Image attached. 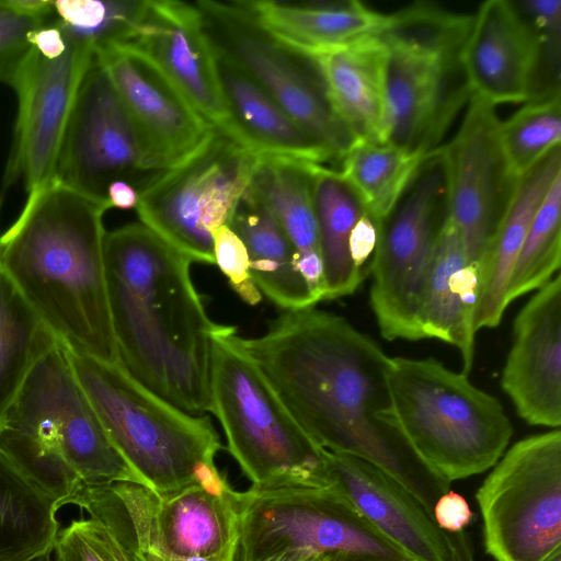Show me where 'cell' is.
Wrapping results in <instances>:
<instances>
[{"label":"cell","mask_w":561,"mask_h":561,"mask_svg":"<svg viewBox=\"0 0 561 561\" xmlns=\"http://www.w3.org/2000/svg\"><path fill=\"white\" fill-rule=\"evenodd\" d=\"M244 346L305 432L323 449L364 459L398 481L432 515L450 483L399 430L390 357L344 318L314 307L286 310Z\"/></svg>","instance_id":"cell-1"},{"label":"cell","mask_w":561,"mask_h":561,"mask_svg":"<svg viewBox=\"0 0 561 561\" xmlns=\"http://www.w3.org/2000/svg\"><path fill=\"white\" fill-rule=\"evenodd\" d=\"M104 261L118 364L175 408L210 411L211 334L192 261L141 222L106 232Z\"/></svg>","instance_id":"cell-2"},{"label":"cell","mask_w":561,"mask_h":561,"mask_svg":"<svg viewBox=\"0 0 561 561\" xmlns=\"http://www.w3.org/2000/svg\"><path fill=\"white\" fill-rule=\"evenodd\" d=\"M110 208L50 180L0 236V268L68 351L116 364L104 261Z\"/></svg>","instance_id":"cell-3"},{"label":"cell","mask_w":561,"mask_h":561,"mask_svg":"<svg viewBox=\"0 0 561 561\" xmlns=\"http://www.w3.org/2000/svg\"><path fill=\"white\" fill-rule=\"evenodd\" d=\"M0 448L59 508L88 489L144 484L107 436L58 340L38 356L9 408Z\"/></svg>","instance_id":"cell-4"},{"label":"cell","mask_w":561,"mask_h":561,"mask_svg":"<svg viewBox=\"0 0 561 561\" xmlns=\"http://www.w3.org/2000/svg\"><path fill=\"white\" fill-rule=\"evenodd\" d=\"M68 355L107 436L146 486L157 493L194 484L220 495L232 492L215 463L221 444L209 417L175 408L118 363Z\"/></svg>","instance_id":"cell-5"},{"label":"cell","mask_w":561,"mask_h":561,"mask_svg":"<svg viewBox=\"0 0 561 561\" xmlns=\"http://www.w3.org/2000/svg\"><path fill=\"white\" fill-rule=\"evenodd\" d=\"M210 412L254 490L327 486V454L299 425L232 325L211 334Z\"/></svg>","instance_id":"cell-6"},{"label":"cell","mask_w":561,"mask_h":561,"mask_svg":"<svg viewBox=\"0 0 561 561\" xmlns=\"http://www.w3.org/2000/svg\"><path fill=\"white\" fill-rule=\"evenodd\" d=\"M397 425L415 454L449 483L482 473L504 454L513 426L499 399L435 358L390 357Z\"/></svg>","instance_id":"cell-7"},{"label":"cell","mask_w":561,"mask_h":561,"mask_svg":"<svg viewBox=\"0 0 561 561\" xmlns=\"http://www.w3.org/2000/svg\"><path fill=\"white\" fill-rule=\"evenodd\" d=\"M472 15L419 2L393 13L387 46L383 142L428 154L438 149L471 92L460 53Z\"/></svg>","instance_id":"cell-8"},{"label":"cell","mask_w":561,"mask_h":561,"mask_svg":"<svg viewBox=\"0 0 561 561\" xmlns=\"http://www.w3.org/2000/svg\"><path fill=\"white\" fill-rule=\"evenodd\" d=\"M447 214V172L442 147L428 153L410 184L378 225L369 263V301L388 341L424 339L425 288Z\"/></svg>","instance_id":"cell-9"},{"label":"cell","mask_w":561,"mask_h":561,"mask_svg":"<svg viewBox=\"0 0 561 561\" xmlns=\"http://www.w3.org/2000/svg\"><path fill=\"white\" fill-rule=\"evenodd\" d=\"M237 561L308 549L333 561H412L332 486L238 491Z\"/></svg>","instance_id":"cell-10"},{"label":"cell","mask_w":561,"mask_h":561,"mask_svg":"<svg viewBox=\"0 0 561 561\" xmlns=\"http://www.w3.org/2000/svg\"><path fill=\"white\" fill-rule=\"evenodd\" d=\"M257 156L214 129L193 153L138 188L141 224L192 262L215 264L210 231L228 225Z\"/></svg>","instance_id":"cell-11"},{"label":"cell","mask_w":561,"mask_h":561,"mask_svg":"<svg viewBox=\"0 0 561 561\" xmlns=\"http://www.w3.org/2000/svg\"><path fill=\"white\" fill-rule=\"evenodd\" d=\"M484 549L495 561H542L561 548V431L506 450L476 493Z\"/></svg>","instance_id":"cell-12"},{"label":"cell","mask_w":561,"mask_h":561,"mask_svg":"<svg viewBox=\"0 0 561 561\" xmlns=\"http://www.w3.org/2000/svg\"><path fill=\"white\" fill-rule=\"evenodd\" d=\"M196 3L213 39L297 124L341 160L358 139L334 111L311 61L272 39L237 1Z\"/></svg>","instance_id":"cell-13"},{"label":"cell","mask_w":561,"mask_h":561,"mask_svg":"<svg viewBox=\"0 0 561 561\" xmlns=\"http://www.w3.org/2000/svg\"><path fill=\"white\" fill-rule=\"evenodd\" d=\"M152 175L136 127L104 66L93 55L70 112L54 179L108 204L111 183L121 180L139 188Z\"/></svg>","instance_id":"cell-14"},{"label":"cell","mask_w":561,"mask_h":561,"mask_svg":"<svg viewBox=\"0 0 561 561\" xmlns=\"http://www.w3.org/2000/svg\"><path fill=\"white\" fill-rule=\"evenodd\" d=\"M499 124L495 106L471 95L456 135L442 146L447 172V217L480 276L516 184L507 174L501 152Z\"/></svg>","instance_id":"cell-15"},{"label":"cell","mask_w":561,"mask_h":561,"mask_svg":"<svg viewBox=\"0 0 561 561\" xmlns=\"http://www.w3.org/2000/svg\"><path fill=\"white\" fill-rule=\"evenodd\" d=\"M66 38L67 49L57 58L33 46L13 85L19 105L5 187L22 179L28 194L54 179L70 112L94 55L88 45Z\"/></svg>","instance_id":"cell-16"},{"label":"cell","mask_w":561,"mask_h":561,"mask_svg":"<svg viewBox=\"0 0 561 561\" xmlns=\"http://www.w3.org/2000/svg\"><path fill=\"white\" fill-rule=\"evenodd\" d=\"M108 73L156 174L198 149L214 127L144 53L130 45L94 53Z\"/></svg>","instance_id":"cell-17"},{"label":"cell","mask_w":561,"mask_h":561,"mask_svg":"<svg viewBox=\"0 0 561 561\" xmlns=\"http://www.w3.org/2000/svg\"><path fill=\"white\" fill-rule=\"evenodd\" d=\"M460 60L471 95L494 106L525 103L560 88L538 35L515 1L489 0L480 5L472 15Z\"/></svg>","instance_id":"cell-18"},{"label":"cell","mask_w":561,"mask_h":561,"mask_svg":"<svg viewBox=\"0 0 561 561\" xmlns=\"http://www.w3.org/2000/svg\"><path fill=\"white\" fill-rule=\"evenodd\" d=\"M327 483L412 561H474L465 531L442 530L413 494L375 465L328 451Z\"/></svg>","instance_id":"cell-19"},{"label":"cell","mask_w":561,"mask_h":561,"mask_svg":"<svg viewBox=\"0 0 561 561\" xmlns=\"http://www.w3.org/2000/svg\"><path fill=\"white\" fill-rule=\"evenodd\" d=\"M127 45L149 57L215 129L233 139L218 76L217 46L197 3L146 0Z\"/></svg>","instance_id":"cell-20"},{"label":"cell","mask_w":561,"mask_h":561,"mask_svg":"<svg viewBox=\"0 0 561 561\" xmlns=\"http://www.w3.org/2000/svg\"><path fill=\"white\" fill-rule=\"evenodd\" d=\"M503 391L530 425H561V276L524 305L501 377Z\"/></svg>","instance_id":"cell-21"},{"label":"cell","mask_w":561,"mask_h":561,"mask_svg":"<svg viewBox=\"0 0 561 561\" xmlns=\"http://www.w3.org/2000/svg\"><path fill=\"white\" fill-rule=\"evenodd\" d=\"M216 46L218 76L234 141L256 156L289 158L322 165L335 159L226 49L217 43Z\"/></svg>","instance_id":"cell-22"},{"label":"cell","mask_w":561,"mask_h":561,"mask_svg":"<svg viewBox=\"0 0 561 561\" xmlns=\"http://www.w3.org/2000/svg\"><path fill=\"white\" fill-rule=\"evenodd\" d=\"M237 2L272 39L307 59L380 35L393 21L392 13L376 11L355 0L325 4Z\"/></svg>","instance_id":"cell-23"},{"label":"cell","mask_w":561,"mask_h":561,"mask_svg":"<svg viewBox=\"0 0 561 561\" xmlns=\"http://www.w3.org/2000/svg\"><path fill=\"white\" fill-rule=\"evenodd\" d=\"M329 101L358 140L383 142L387 46L380 35L308 58Z\"/></svg>","instance_id":"cell-24"},{"label":"cell","mask_w":561,"mask_h":561,"mask_svg":"<svg viewBox=\"0 0 561 561\" xmlns=\"http://www.w3.org/2000/svg\"><path fill=\"white\" fill-rule=\"evenodd\" d=\"M479 280V271L469 262L446 214L425 288L421 325L424 339H437L459 350L466 375L473 363Z\"/></svg>","instance_id":"cell-25"},{"label":"cell","mask_w":561,"mask_h":561,"mask_svg":"<svg viewBox=\"0 0 561 561\" xmlns=\"http://www.w3.org/2000/svg\"><path fill=\"white\" fill-rule=\"evenodd\" d=\"M313 164L257 156L248 191L279 222L295 251L297 270L319 302L324 297V279L312 197Z\"/></svg>","instance_id":"cell-26"},{"label":"cell","mask_w":561,"mask_h":561,"mask_svg":"<svg viewBox=\"0 0 561 561\" xmlns=\"http://www.w3.org/2000/svg\"><path fill=\"white\" fill-rule=\"evenodd\" d=\"M561 176L560 147L518 180L490 244L473 312L476 333L500 324L510 276L531 220L553 182Z\"/></svg>","instance_id":"cell-27"},{"label":"cell","mask_w":561,"mask_h":561,"mask_svg":"<svg viewBox=\"0 0 561 561\" xmlns=\"http://www.w3.org/2000/svg\"><path fill=\"white\" fill-rule=\"evenodd\" d=\"M228 226L247 248L251 276L261 294L285 310L318 304L297 270L295 251L279 222L248 188Z\"/></svg>","instance_id":"cell-28"},{"label":"cell","mask_w":561,"mask_h":561,"mask_svg":"<svg viewBox=\"0 0 561 561\" xmlns=\"http://www.w3.org/2000/svg\"><path fill=\"white\" fill-rule=\"evenodd\" d=\"M312 197L323 265V300L352 295L362 283L351 253L352 232L366 210L339 171L313 164Z\"/></svg>","instance_id":"cell-29"},{"label":"cell","mask_w":561,"mask_h":561,"mask_svg":"<svg viewBox=\"0 0 561 561\" xmlns=\"http://www.w3.org/2000/svg\"><path fill=\"white\" fill-rule=\"evenodd\" d=\"M58 510L0 448V561H28L53 550Z\"/></svg>","instance_id":"cell-30"},{"label":"cell","mask_w":561,"mask_h":561,"mask_svg":"<svg viewBox=\"0 0 561 561\" xmlns=\"http://www.w3.org/2000/svg\"><path fill=\"white\" fill-rule=\"evenodd\" d=\"M427 154L388 142L358 140L341 159L339 171L379 222L394 207Z\"/></svg>","instance_id":"cell-31"},{"label":"cell","mask_w":561,"mask_h":561,"mask_svg":"<svg viewBox=\"0 0 561 561\" xmlns=\"http://www.w3.org/2000/svg\"><path fill=\"white\" fill-rule=\"evenodd\" d=\"M54 340L0 268V425L34 363Z\"/></svg>","instance_id":"cell-32"},{"label":"cell","mask_w":561,"mask_h":561,"mask_svg":"<svg viewBox=\"0 0 561 561\" xmlns=\"http://www.w3.org/2000/svg\"><path fill=\"white\" fill-rule=\"evenodd\" d=\"M499 142L507 174L517 182L560 147V88L543 91L500 121Z\"/></svg>","instance_id":"cell-33"},{"label":"cell","mask_w":561,"mask_h":561,"mask_svg":"<svg viewBox=\"0 0 561 561\" xmlns=\"http://www.w3.org/2000/svg\"><path fill=\"white\" fill-rule=\"evenodd\" d=\"M561 176L535 214L507 284L506 302L538 290L561 264Z\"/></svg>","instance_id":"cell-34"},{"label":"cell","mask_w":561,"mask_h":561,"mask_svg":"<svg viewBox=\"0 0 561 561\" xmlns=\"http://www.w3.org/2000/svg\"><path fill=\"white\" fill-rule=\"evenodd\" d=\"M146 0L54 1L55 23L62 33L94 53L128 44L140 23Z\"/></svg>","instance_id":"cell-35"},{"label":"cell","mask_w":561,"mask_h":561,"mask_svg":"<svg viewBox=\"0 0 561 561\" xmlns=\"http://www.w3.org/2000/svg\"><path fill=\"white\" fill-rule=\"evenodd\" d=\"M53 551L57 561H134L115 535L93 517L59 528Z\"/></svg>","instance_id":"cell-36"},{"label":"cell","mask_w":561,"mask_h":561,"mask_svg":"<svg viewBox=\"0 0 561 561\" xmlns=\"http://www.w3.org/2000/svg\"><path fill=\"white\" fill-rule=\"evenodd\" d=\"M54 19L55 14L39 18L18 12L0 0V82L13 88L33 50V34Z\"/></svg>","instance_id":"cell-37"},{"label":"cell","mask_w":561,"mask_h":561,"mask_svg":"<svg viewBox=\"0 0 561 561\" xmlns=\"http://www.w3.org/2000/svg\"><path fill=\"white\" fill-rule=\"evenodd\" d=\"M210 236L215 264L244 302L257 305L262 300V294L251 276L250 260L242 240L228 225L213 229Z\"/></svg>","instance_id":"cell-38"},{"label":"cell","mask_w":561,"mask_h":561,"mask_svg":"<svg viewBox=\"0 0 561 561\" xmlns=\"http://www.w3.org/2000/svg\"><path fill=\"white\" fill-rule=\"evenodd\" d=\"M515 3L538 35L550 71L560 78L561 1L526 0Z\"/></svg>","instance_id":"cell-39"},{"label":"cell","mask_w":561,"mask_h":561,"mask_svg":"<svg viewBox=\"0 0 561 561\" xmlns=\"http://www.w3.org/2000/svg\"><path fill=\"white\" fill-rule=\"evenodd\" d=\"M432 516L442 530L450 534L465 531L474 519L467 500L450 489L436 500Z\"/></svg>","instance_id":"cell-40"},{"label":"cell","mask_w":561,"mask_h":561,"mask_svg":"<svg viewBox=\"0 0 561 561\" xmlns=\"http://www.w3.org/2000/svg\"><path fill=\"white\" fill-rule=\"evenodd\" d=\"M107 202L112 207L133 209L138 204V190L126 181H115L107 188Z\"/></svg>","instance_id":"cell-41"},{"label":"cell","mask_w":561,"mask_h":561,"mask_svg":"<svg viewBox=\"0 0 561 561\" xmlns=\"http://www.w3.org/2000/svg\"><path fill=\"white\" fill-rule=\"evenodd\" d=\"M259 561H333L330 557L308 549H285Z\"/></svg>","instance_id":"cell-42"},{"label":"cell","mask_w":561,"mask_h":561,"mask_svg":"<svg viewBox=\"0 0 561 561\" xmlns=\"http://www.w3.org/2000/svg\"><path fill=\"white\" fill-rule=\"evenodd\" d=\"M126 550L134 561H165L159 553L142 547H129Z\"/></svg>","instance_id":"cell-43"},{"label":"cell","mask_w":561,"mask_h":561,"mask_svg":"<svg viewBox=\"0 0 561 561\" xmlns=\"http://www.w3.org/2000/svg\"><path fill=\"white\" fill-rule=\"evenodd\" d=\"M28 561H57L56 558H55V554H54V551L50 550L39 557H36L32 560H28Z\"/></svg>","instance_id":"cell-44"},{"label":"cell","mask_w":561,"mask_h":561,"mask_svg":"<svg viewBox=\"0 0 561 561\" xmlns=\"http://www.w3.org/2000/svg\"><path fill=\"white\" fill-rule=\"evenodd\" d=\"M542 561H561V548H558L549 556H547Z\"/></svg>","instance_id":"cell-45"},{"label":"cell","mask_w":561,"mask_h":561,"mask_svg":"<svg viewBox=\"0 0 561 561\" xmlns=\"http://www.w3.org/2000/svg\"><path fill=\"white\" fill-rule=\"evenodd\" d=\"M1 204H2V195L0 193V209H1Z\"/></svg>","instance_id":"cell-46"}]
</instances>
